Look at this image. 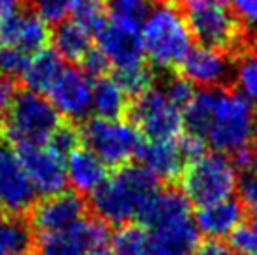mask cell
<instances>
[{"instance_id": "cell-43", "label": "cell", "mask_w": 257, "mask_h": 255, "mask_svg": "<svg viewBox=\"0 0 257 255\" xmlns=\"http://www.w3.org/2000/svg\"><path fill=\"white\" fill-rule=\"evenodd\" d=\"M248 173H255L257 175V143H254V156H252V166Z\"/></svg>"}, {"instance_id": "cell-31", "label": "cell", "mask_w": 257, "mask_h": 255, "mask_svg": "<svg viewBox=\"0 0 257 255\" xmlns=\"http://www.w3.org/2000/svg\"><path fill=\"white\" fill-rule=\"evenodd\" d=\"M163 95L170 100L175 107H179L180 110L187 105V103L193 100V96L196 95V89L194 86L187 81L186 77H182L180 74L177 75H170L166 79L165 86H163Z\"/></svg>"}, {"instance_id": "cell-5", "label": "cell", "mask_w": 257, "mask_h": 255, "mask_svg": "<svg viewBox=\"0 0 257 255\" xmlns=\"http://www.w3.org/2000/svg\"><path fill=\"white\" fill-rule=\"evenodd\" d=\"M180 192L196 206L233 197L238 185V170L231 157L220 152H205L186 164L179 178Z\"/></svg>"}, {"instance_id": "cell-7", "label": "cell", "mask_w": 257, "mask_h": 255, "mask_svg": "<svg viewBox=\"0 0 257 255\" xmlns=\"http://www.w3.org/2000/svg\"><path fill=\"white\" fill-rule=\"evenodd\" d=\"M81 140L102 163L115 170L130 164L142 143V136L132 123L102 117H91L82 124Z\"/></svg>"}, {"instance_id": "cell-30", "label": "cell", "mask_w": 257, "mask_h": 255, "mask_svg": "<svg viewBox=\"0 0 257 255\" xmlns=\"http://www.w3.org/2000/svg\"><path fill=\"white\" fill-rule=\"evenodd\" d=\"M32 55L14 46H0V75L4 77H23Z\"/></svg>"}, {"instance_id": "cell-3", "label": "cell", "mask_w": 257, "mask_h": 255, "mask_svg": "<svg viewBox=\"0 0 257 255\" xmlns=\"http://www.w3.org/2000/svg\"><path fill=\"white\" fill-rule=\"evenodd\" d=\"M191 37L200 46L240 55L248 48L247 30L229 0H175Z\"/></svg>"}, {"instance_id": "cell-34", "label": "cell", "mask_w": 257, "mask_h": 255, "mask_svg": "<svg viewBox=\"0 0 257 255\" xmlns=\"http://www.w3.org/2000/svg\"><path fill=\"white\" fill-rule=\"evenodd\" d=\"M79 142H81V131L75 129L72 124L61 123L56 131L53 133L51 138H49L48 145L53 150H56L58 154H61L63 157H67L68 154L77 149Z\"/></svg>"}, {"instance_id": "cell-27", "label": "cell", "mask_w": 257, "mask_h": 255, "mask_svg": "<svg viewBox=\"0 0 257 255\" xmlns=\"http://www.w3.org/2000/svg\"><path fill=\"white\" fill-rule=\"evenodd\" d=\"M114 255H149V232L142 224H122L110 232Z\"/></svg>"}, {"instance_id": "cell-44", "label": "cell", "mask_w": 257, "mask_h": 255, "mask_svg": "<svg viewBox=\"0 0 257 255\" xmlns=\"http://www.w3.org/2000/svg\"><path fill=\"white\" fill-rule=\"evenodd\" d=\"M247 49H248V51H250L252 55H254L255 58H257V35H255L254 39H252L250 42H248V48H247Z\"/></svg>"}, {"instance_id": "cell-9", "label": "cell", "mask_w": 257, "mask_h": 255, "mask_svg": "<svg viewBox=\"0 0 257 255\" xmlns=\"http://www.w3.org/2000/svg\"><path fill=\"white\" fill-rule=\"evenodd\" d=\"M140 25L119 20L108 14L107 23L96 32V48L105 55L115 70L144 63V44Z\"/></svg>"}, {"instance_id": "cell-13", "label": "cell", "mask_w": 257, "mask_h": 255, "mask_svg": "<svg viewBox=\"0 0 257 255\" xmlns=\"http://www.w3.org/2000/svg\"><path fill=\"white\" fill-rule=\"evenodd\" d=\"M30 213V227H34L39 234H46L84 220L86 203L81 194L63 191L44 196L32 206Z\"/></svg>"}, {"instance_id": "cell-35", "label": "cell", "mask_w": 257, "mask_h": 255, "mask_svg": "<svg viewBox=\"0 0 257 255\" xmlns=\"http://www.w3.org/2000/svg\"><path fill=\"white\" fill-rule=\"evenodd\" d=\"M238 201L245 211L252 213L257 218V175L255 173H243V177L238 178Z\"/></svg>"}, {"instance_id": "cell-4", "label": "cell", "mask_w": 257, "mask_h": 255, "mask_svg": "<svg viewBox=\"0 0 257 255\" xmlns=\"http://www.w3.org/2000/svg\"><path fill=\"white\" fill-rule=\"evenodd\" d=\"M205 142L215 152L226 156L254 145L257 142L255 109L234 89H213L212 119Z\"/></svg>"}, {"instance_id": "cell-40", "label": "cell", "mask_w": 257, "mask_h": 255, "mask_svg": "<svg viewBox=\"0 0 257 255\" xmlns=\"http://www.w3.org/2000/svg\"><path fill=\"white\" fill-rule=\"evenodd\" d=\"M191 255H238V253L226 241L205 239V241H200V245L194 248V252Z\"/></svg>"}, {"instance_id": "cell-41", "label": "cell", "mask_w": 257, "mask_h": 255, "mask_svg": "<svg viewBox=\"0 0 257 255\" xmlns=\"http://www.w3.org/2000/svg\"><path fill=\"white\" fill-rule=\"evenodd\" d=\"M16 95H18V88L14 84V79L0 75V117L4 114H7V110L11 109Z\"/></svg>"}, {"instance_id": "cell-24", "label": "cell", "mask_w": 257, "mask_h": 255, "mask_svg": "<svg viewBox=\"0 0 257 255\" xmlns=\"http://www.w3.org/2000/svg\"><path fill=\"white\" fill-rule=\"evenodd\" d=\"M53 49L63 62L79 63L86 58L93 49L91 34L82 27L75 25L74 21H63L56 25L51 34Z\"/></svg>"}, {"instance_id": "cell-22", "label": "cell", "mask_w": 257, "mask_h": 255, "mask_svg": "<svg viewBox=\"0 0 257 255\" xmlns=\"http://www.w3.org/2000/svg\"><path fill=\"white\" fill-rule=\"evenodd\" d=\"M63 70V60L56 55V51L53 48H44L32 55L27 70L23 74V81L28 91L48 95V91L53 88V84Z\"/></svg>"}, {"instance_id": "cell-46", "label": "cell", "mask_w": 257, "mask_h": 255, "mask_svg": "<svg viewBox=\"0 0 257 255\" xmlns=\"http://www.w3.org/2000/svg\"><path fill=\"white\" fill-rule=\"evenodd\" d=\"M252 222H254V224L257 225V218H254V220H252Z\"/></svg>"}, {"instance_id": "cell-36", "label": "cell", "mask_w": 257, "mask_h": 255, "mask_svg": "<svg viewBox=\"0 0 257 255\" xmlns=\"http://www.w3.org/2000/svg\"><path fill=\"white\" fill-rule=\"evenodd\" d=\"M177 145H179V150H180V154H182L186 164L196 161L198 157H201L206 152V142L201 136H196V135H193V133H184V135H180Z\"/></svg>"}, {"instance_id": "cell-17", "label": "cell", "mask_w": 257, "mask_h": 255, "mask_svg": "<svg viewBox=\"0 0 257 255\" xmlns=\"http://www.w3.org/2000/svg\"><path fill=\"white\" fill-rule=\"evenodd\" d=\"M245 213L247 211L240 201L227 197L217 203L198 206L193 220L200 234L206 236L208 239L222 241L224 238H229L233 234L238 225L243 224Z\"/></svg>"}, {"instance_id": "cell-37", "label": "cell", "mask_w": 257, "mask_h": 255, "mask_svg": "<svg viewBox=\"0 0 257 255\" xmlns=\"http://www.w3.org/2000/svg\"><path fill=\"white\" fill-rule=\"evenodd\" d=\"M108 68H110V63H108V60L105 58V55L98 48H93L91 51L86 55V58L81 62V70L84 72L89 79L105 77Z\"/></svg>"}, {"instance_id": "cell-33", "label": "cell", "mask_w": 257, "mask_h": 255, "mask_svg": "<svg viewBox=\"0 0 257 255\" xmlns=\"http://www.w3.org/2000/svg\"><path fill=\"white\" fill-rule=\"evenodd\" d=\"M34 13L48 25H60L68 16L70 0H30Z\"/></svg>"}, {"instance_id": "cell-23", "label": "cell", "mask_w": 257, "mask_h": 255, "mask_svg": "<svg viewBox=\"0 0 257 255\" xmlns=\"http://www.w3.org/2000/svg\"><path fill=\"white\" fill-rule=\"evenodd\" d=\"M130 107V96L124 93L115 77L105 75L93 82L91 110L95 117L102 119H122Z\"/></svg>"}, {"instance_id": "cell-19", "label": "cell", "mask_w": 257, "mask_h": 255, "mask_svg": "<svg viewBox=\"0 0 257 255\" xmlns=\"http://www.w3.org/2000/svg\"><path fill=\"white\" fill-rule=\"evenodd\" d=\"M187 218H191L189 199L177 189H159L142 210L139 222L147 231H153Z\"/></svg>"}, {"instance_id": "cell-11", "label": "cell", "mask_w": 257, "mask_h": 255, "mask_svg": "<svg viewBox=\"0 0 257 255\" xmlns=\"http://www.w3.org/2000/svg\"><path fill=\"white\" fill-rule=\"evenodd\" d=\"M179 70L180 75L193 86H200L203 89H220L231 84L233 60L227 53L219 49L196 46L191 48L179 65Z\"/></svg>"}, {"instance_id": "cell-15", "label": "cell", "mask_w": 257, "mask_h": 255, "mask_svg": "<svg viewBox=\"0 0 257 255\" xmlns=\"http://www.w3.org/2000/svg\"><path fill=\"white\" fill-rule=\"evenodd\" d=\"M51 41V30L46 21H42L32 11H21L13 18L0 23V42L4 46H14L23 49L28 55H35L41 49L48 48Z\"/></svg>"}, {"instance_id": "cell-42", "label": "cell", "mask_w": 257, "mask_h": 255, "mask_svg": "<svg viewBox=\"0 0 257 255\" xmlns=\"http://www.w3.org/2000/svg\"><path fill=\"white\" fill-rule=\"evenodd\" d=\"M25 0H0V23L23 11Z\"/></svg>"}, {"instance_id": "cell-38", "label": "cell", "mask_w": 257, "mask_h": 255, "mask_svg": "<svg viewBox=\"0 0 257 255\" xmlns=\"http://www.w3.org/2000/svg\"><path fill=\"white\" fill-rule=\"evenodd\" d=\"M229 4L243 27L257 28V0H229Z\"/></svg>"}, {"instance_id": "cell-2", "label": "cell", "mask_w": 257, "mask_h": 255, "mask_svg": "<svg viewBox=\"0 0 257 255\" xmlns=\"http://www.w3.org/2000/svg\"><path fill=\"white\" fill-rule=\"evenodd\" d=\"M144 56L161 70L179 68L193 48V37L175 0H158L149 7L140 28Z\"/></svg>"}, {"instance_id": "cell-12", "label": "cell", "mask_w": 257, "mask_h": 255, "mask_svg": "<svg viewBox=\"0 0 257 255\" xmlns=\"http://www.w3.org/2000/svg\"><path fill=\"white\" fill-rule=\"evenodd\" d=\"M35 194L16 150L0 147V208L18 217L32 210Z\"/></svg>"}, {"instance_id": "cell-1", "label": "cell", "mask_w": 257, "mask_h": 255, "mask_svg": "<svg viewBox=\"0 0 257 255\" xmlns=\"http://www.w3.org/2000/svg\"><path fill=\"white\" fill-rule=\"evenodd\" d=\"M159 191V180L140 164H124L117 168L95 192L91 208L98 220L105 224L122 225L139 220L149 199Z\"/></svg>"}, {"instance_id": "cell-16", "label": "cell", "mask_w": 257, "mask_h": 255, "mask_svg": "<svg viewBox=\"0 0 257 255\" xmlns=\"http://www.w3.org/2000/svg\"><path fill=\"white\" fill-rule=\"evenodd\" d=\"M96 220H84L54 232L39 234L34 241L35 255H88L95 239Z\"/></svg>"}, {"instance_id": "cell-20", "label": "cell", "mask_w": 257, "mask_h": 255, "mask_svg": "<svg viewBox=\"0 0 257 255\" xmlns=\"http://www.w3.org/2000/svg\"><path fill=\"white\" fill-rule=\"evenodd\" d=\"M67 163V180L77 194L91 196L108 178L107 164L86 147H77L65 157Z\"/></svg>"}, {"instance_id": "cell-6", "label": "cell", "mask_w": 257, "mask_h": 255, "mask_svg": "<svg viewBox=\"0 0 257 255\" xmlns=\"http://www.w3.org/2000/svg\"><path fill=\"white\" fill-rule=\"evenodd\" d=\"M61 124V116L44 95L18 91L6 114L4 133L16 147L44 145Z\"/></svg>"}, {"instance_id": "cell-21", "label": "cell", "mask_w": 257, "mask_h": 255, "mask_svg": "<svg viewBox=\"0 0 257 255\" xmlns=\"http://www.w3.org/2000/svg\"><path fill=\"white\" fill-rule=\"evenodd\" d=\"M147 232L149 255H191L200 245V232L193 217Z\"/></svg>"}, {"instance_id": "cell-39", "label": "cell", "mask_w": 257, "mask_h": 255, "mask_svg": "<svg viewBox=\"0 0 257 255\" xmlns=\"http://www.w3.org/2000/svg\"><path fill=\"white\" fill-rule=\"evenodd\" d=\"M88 255H114L110 246V231L107 224L102 220H96V232Z\"/></svg>"}, {"instance_id": "cell-8", "label": "cell", "mask_w": 257, "mask_h": 255, "mask_svg": "<svg viewBox=\"0 0 257 255\" xmlns=\"http://www.w3.org/2000/svg\"><path fill=\"white\" fill-rule=\"evenodd\" d=\"M126 114L130 123L146 140H173L184 128L182 110L156 88L135 96Z\"/></svg>"}, {"instance_id": "cell-29", "label": "cell", "mask_w": 257, "mask_h": 255, "mask_svg": "<svg viewBox=\"0 0 257 255\" xmlns=\"http://www.w3.org/2000/svg\"><path fill=\"white\" fill-rule=\"evenodd\" d=\"M115 81L121 84L124 93L128 96H139L142 93L153 89L154 84V72L146 62L135 65V67L122 68V70H115Z\"/></svg>"}, {"instance_id": "cell-26", "label": "cell", "mask_w": 257, "mask_h": 255, "mask_svg": "<svg viewBox=\"0 0 257 255\" xmlns=\"http://www.w3.org/2000/svg\"><path fill=\"white\" fill-rule=\"evenodd\" d=\"M231 84L238 95L257 109V58L248 49L236 55V60L233 62Z\"/></svg>"}, {"instance_id": "cell-14", "label": "cell", "mask_w": 257, "mask_h": 255, "mask_svg": "<svg viewBox=\"0 0 257 255\" xmlns=\"http://www.w3.org/2000/svg\"><path fill=\"white\" fill-rule=\"evenodd\" d=\"M49 102L61 117L81 121L91 112L93 82L79 68H67L48 91Z\"/></svg>"}, {"instance_id": "cell-10", "label": "cell", "mask_w": 257, "mask_h": 255, "mask_svg": "<svg viewBox=\"0 0 257 255\" xmlns=\"http://www.w3.org/2000/svg\"><path fill=\"white\" fill-rule=\"evenodd\" d=\"M16 154L34 185L35 192L53 196L67 187V163L61 154L44 145L16 147Z\"/></svg>"}, {"instance_id": "cell-32", "label": "cell", "mask_w": 257, "mask_h": 255, "mask_svg": "<svg viewBox=\"0 0 257 255\" xmlns=\"http://www.w3.org/2000/svg\"><path fill=\"white\" fill-rule=\"evenodd\" d=\"M227 245L238 255H257V225L254 222L240 224L229 236Z\"/></svg>"}, {"instance_id": "cell-28", "label": "cell", "mask_w": 257, "mask_h": 255, "mask_svg": "<svg viewBox=\"0 0 257 255\" xmlns=\"http://www.w3.org/2000/svg\"><path fill=\"white\" fill-rule=\"evenodd\" d=\"M108 9V0H70L68 16L70 21L88 30L89 34H96L107 23Z\"/></svg>"}, {"instance_id": "cell-25", "label": "cell", "mask_w": 257, "mask_h": 255, "mask_svg": "<svg viewBox=\"0 0 257 255\" xmlns=\"http://www.w3.org/2000/svg\"><path fill=\"white\" fill-rule=\"evenodd\" d=\"M34 239L28 222L16 215L0 217V255H32Z\"/></svg>"}, {"instance_id": "cell-45", "label": "cell", "mask_w": 257, "mask_h": 255, "mask_svg": "<svg viewBox=\"0 0 257 255\" xmlns=\"http://www.w3.org/2000/svg\"><path fill=\"white\" fill-rule=\"evenodd\" d=\"M130 2H142V4H149V0H130Z\"/></svg>"}, {"instance_id": "cell-18", "label": "cell", "mask_w": 257, "mask_h": 255, "mask_svg": "<svg viewBox=\"0 0 257 255\" xmlns=\"http://www.w3.org/2000/svg\"><path fill=\"white\" fill-rule=\"evenodd\" d=\"M137 157L140 166L146 168L158 180H179L186 168V161L175 140H142Z\"/></svg>"}]
</instances>
